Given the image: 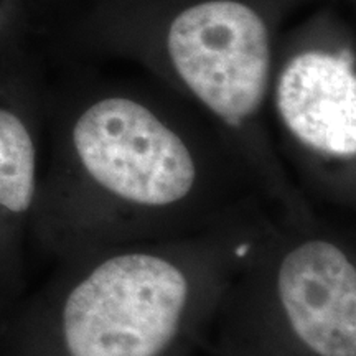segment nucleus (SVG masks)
I'll use <instances>...</instances> for the list:
<instances>
[{
	"mask_svg": "<svg viewBox=\"0 0 356 356\" xmlns=\"http://www.w3.org/2000/svg\"><path fill=\"white\" fill-rule=\"evenodd\" d=\"M186 299V277L165 259L122 254L102 262L66 300L70 355L159 356L175 337Z\"/></svg>",
	"mask_w": 356,
	"mask_h": 356,
	"instance_id": "1",
	"label": "nucleus"
},
{
	"mask_svg": "<svg viewBox=\"0 0 356 356\" xmlns=\"http://www.w3.org/2000/svg\"><path fill=\"white\" fill-rule=\"evenodd\" d=\"M167 43L178 74L213 113L238 124L259 109L270 50L252 8L233 0L200 3L173 20Z\"/></svg>",
	"mask_w": 356,
	"mask_h": 356,
	"instance_id": "2",
	"label": "nucleus"
},
{
	"mask_svg": "<svg viewBox=\"0 0 356 356\" xmlns=\"http://www.w3.org/2000/svg\"><path fill=\"white\" fill-rule=\"evenodd\" d=\"M73 140L89 175L127 202L165 207L193 188L197 170L184 140L131 99L91 106L78 119Z\"/></svg>",
	"mask_w": 356,
	"mask_h": 356,
	"instance_id": "3",
	"label": "nucleus"
},
{
	"mask_svg": "<svg viewBox=\"0 0 356 356\" xmlns=\"http://www.w3.org/2000/svg\"><path fill=\"white\" fill-rule=\"evenodd\" d=\"M279 299L296 335L320 356H356V270L337 246L309 241L279 269Z\"/></svg>",
	"mask_w": 356,
	"mask_h": 356,
	"instance_id": "4",
	"label": "nucleus"
},
{
	"mask_svg": "<svg viewBox=\"0 0 356 356\" xmlns=\"http://www.w3.org/2000/svg\"><path fill=\"white\" fill-rule=\"evenodd\" d=\"M277 108L305 145L335 157L356 152V79L350 63L328 53L296 56L277 84Z\"/></svg>",
	"mask_w": 356,
	"mask_h": 356,
	"instance_id": "5",
	"label": "nucleus"
},
{
	"mask_svg": "<svg viewBox=\"0 0 356 356\" xmlns=\"http://www.w3.org/2000/svg\"><path fill=\"white\" fill-rule=\"evenodd\" d=\"M35 193V149L17 115L0 109V204L13 213L29 210Z\"/></svg>",
	"mask_w": 356,
	"mask_h": 356,
	"instance_id": "6",
	"label": "nucleus"
},
{
	"mask_svg": "<svg viewBox=\"0 0 356 356\" xmlns=\"http://www.w3.org/2000/svg\"><path fill=\"white\" fill-rule=\"evenodd\" d=\"M248 251V246H241L238 249V256H244V252Z\"/></svg>",
	"mask_w": 356,
	"mask_h": 356,
	"instance_id": "7",
	"label": "nucleus"
}]
</instances>
